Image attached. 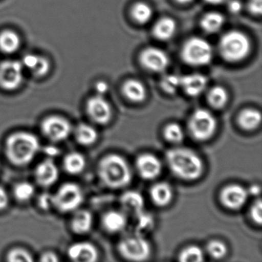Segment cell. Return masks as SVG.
<instances>
[{"label": "cell", "instance_id": "cell-1", "mask_svg": "<svg viewBox=\"0 0 262 262\" xmlns=\"http://www.w3.org/2000/svg\"><path fill=\"white\" fill-rule=\"evenodd\" d=\"M168 168L176 177L185 181H194L203 173L204 164L200 156L187 148H174L166 153Z\"/></svg>", "mask_w": 262, "mask_h": 262}, {"label": "cell", "instance_id": "cell-2", "mask_svg": "<svg viewBox=\"0 0 262 262\" xmlns=\"http://www.w3.org/2000/svg\"><path fill=\"white\" fill-rule=\"evenodd\" d=\"M40 143L35 135L27 132L13 133L6 141V156L16 166L29 165L39 152Z\"/></svg>", "mask_w": 262, "mask_h": 262}, {"label": "cell", "instance_id": "cell-3", "mask_svg": "<svg viewBox=\"0 0 262 262\" xmlns=\"http://www.w3.org/2000/svg\"><path fill=\"white\" fill-rule=\"evenodd\" d=\"M98 173L104 185L114 189L129 185L133 177L128 162L116 154L108 155L100 161Z\"/></svg>", "mask_w": 262, "mask_h": 262}, {"label": "cell", "instance_id": "cell-4", "mask_svg": "<svg viewBox=\"0 0 262 262\" xmlns=\"http://www.w3.org/2000/svg\"><path fill=\"white\" fill-rule=\"evenodd\" d=\"M219 50L225 60L239 62L249 54L251 42L245 33L233 30L225 33L221 38Z\"/></svg>", "mask_w": 262, "mask_h": 262}, {"label": "cell", "instance_id": "cell-5", "mask_svg": "<svg viewBox=\"0 0 262 262\" xmlns=\"http://www.w3.org/2000/svg\"><path fill=\"white\" fill-rule=\"evenodd\" d=\"M182 57L188 65L203 67L212 60V48L209 42L202 38H191L184 44Z\"/></svg>", "mask_w": 262, "mask_h": 262}, {"label": "cell", "instance_id": "cell-6", "mask_svg": "<svg viewBox=\"0 0 262 262\" xmlns=\"http://www.w3.org/2000/svg\"><path fill=\"white\" fill-rule=\"evenodd\" d=\"M217 129V121L208 110H195L188 121V130L194 140H208L214 136Z\"/></svg>", "mask_w": 262, "mask_h": 262}, {"label": "cell", "instance_id": "cell-7", "mask_svg": "<svg viewBox=\"0 0 262 262\" xmlns=\"http://www.w3.org/2000/svg\"><path fill=\"white\" fill-rule=\"evenodd\" d=\"M82 188L75 183L63 184L53 196V206L63 213L76 211L83 202Z\"/></svg>", "mask_w": 262, "mask_h": 262}, {"label": "cell", "instance_id": "cell-8", "mask_svg": "<svg viewBox=\"0 0 262 262\" xmlns=\"http://www.w3.org/2000/svg\"><path fill=\"white\" fill-rule=\"evenodd\" d=\"M118 251L124 258L133 261H143L151 254V245L142 235L122 239L118 245Z\"/></svg>", "mask_w": 262, "mask_h": 262}, {"label": "cell", "instance_id": "cell-9", "mask_svg": "<svg viewBox=\"0 0 262 262\" xmlns=\"http://www.w3.org/2000/svg\"><path fill=\"white\" fill-rule=\"evenodd\" d=\"M24 66L16 60L0 62V88L6 91L17 90L24 80Z\"/></svg>", "mask_w": 262, "mask_h": 262}, {"label": "cell", "instance_id": "cell-10", "mask_svg": "<svg viewBox=\"0 0 262 262\" xmlns=\"http://www.w3.org/2000/svg\"><path fill=\"white\" fill-rule=\"evenodd\" d=\"M41 130L50 140L62 142L71 134L72 125L65 118L54 115L43 119L41 123Z\"/></svg>", "mask_w": 262, "mask_h": 262}, {"label": "cell", "instance_id": "cell-11", "mask_svg": "<svg viewBox=\"0 0 262 262\" xmlns=\"http://www.w3.org/2000/svg\"><path fill=\"white\" fill-rule=\"evenodd\" d=\"M86 112L89 117L99 125H106L113 116L110 102L104 98V96L98 94L87 101Z\"/></svg>", "mask_w": 262, "mask_h": 262}, {"label": "cell", "instance_id": "cell-12", "mask_svg": "<svg viewBox=\"0 0 262 262\" xmlns=\"http://www.w3.org/2000/svg\"><path fill=\"white\" fill-rule=\"evenodd\" d=\"M248 196L246 188L232 184L227 185L221 191L220 200L222 205L228 209L238 210L246 203Z\"/></svg>", "mask_w": 262, "mask_h": 262}, {"label": "cell", "instance_id": "cell-13", "mask_svg": "<svg viewBox=\"0 0 262 262\" xmlns=\"http://www.w3.org/2000/svg\"><path fill=\"white\" fill-rule=\"evenodd\" d=\"M142 65L150 71H164L169 64V58L165 51L156 47H148L140 55Z\"/></svg>", "mask_w": 262, "mask_h": 262}, {"label": "cell", "instance_id": "cell-14", "mask_svg": "<svg viewBox=\"0 0 262 262\" xmlns=\"http://www.w3.org/2000/svg\"><path fill=\"white\" fill-rule=\"evenodd\" d=\"M136 165L138 172L145 180H153L162 172V162L156 156L149 153L139 156L136 159Z\"/></svg>", "mask_w": 262, "mask_h": 262}, {"label": "cell", "instance_id": "cell-15", "mask_svg": "<svg viewBox=\"0 0 262 262\" xmlns=\"http://www.w3.org/2000/svg\"><path fill=\"white\" fill-rule=\"evenodd\" d=\"M59 177V168L52 159H46L39 163L35 170L36 182L42 187L54 185Z\"/></svg>", "mask_w": 262, "mask_h": 262}, {"label": "cell", "instance_id": "cell-16", "mask_svg": "<svg viewBox=\"0 0 262 262\" xmlns=\"http://www.w3.org/2000/svg\"><path fill=\"white\" fill-rule=\"evenodd\" d=\"M68 256L73 261L94 262L98 260L99 252L96 246L90 242H78L70 247Z\"/></svg>", "mask_w": 262, "mask_h": 262}, {"label": "cell", "instance_id": "cell-17", "mask_svg": "<svg viewBox=\"0 0 262 262\" xmlns=\"http://www.w3.org/2000/svg\"><path fill=\"white\" fill-rule=\"evenodd\" d=\"M208 84L206 76L199 73L182 76L181 88L188 96L196 97L205 91Z\"/></svg>", "mask_w": 262, "mask_h": 262}, {"label": "cell", "instance_id": "cell-18", "mask_svg": "<svg viewBox=\"0 0 262 262\" xmlns=\"http://www.w3.org/2000/svg\"><path fill=\"white\" fill-rule=\"evenodd\" d=\"M150 197L157 206H166L172 199V189L166 182H159L155 184L150 189Z\"/></svg>", "mask_w": 262, "mask_h": 262}, {"label": "cell", "instance_id": "cell-19", "mask_svg": "<svg viewBox=\"0 0 262 262\" xmlns=\"http://www.w3.org/2000/svg\"><path fill=\"white\" fill-rule=\"evenodd\" d=\"M102 225L108 232L117 233L126 226L127 219L123 213L118 211H110L102 217Z\"/></svg>", "mask_w": 262, "mask_h": 262}, {"label": "cell", "instance_id": "cell-20", "mask_svg": "<svg viewBox=\"0 0 262 262\" xmlns=\"http://www.w3.org/2000/svg\"><path fill=\"white\" fill-rule=\"evenodd\" d=\"M93 217L90 211L79 210L75 213L71 220V228L77 234L88 233L93 227Z\"/></svg>", "mask_w": 262, "mask_h": 262}, {"label": "cell", "instance_id": "cell-21", "mask_svg": "<svg viewBox=\"0 0 262 262\" xmlns=\"http://www.w3.org/2000/svg\"><path fill=\"white\" fill-rule=\"evenodd\" d=\"M122 93L128 100L136 103L143 102L146 98L145 85L136 79L126 81L122 86Z\"/></svg>", "mask_w": 262, "mask_h": 262}, {"label": "cell", "instance_id": "cell-22", "mask_svg": "<svg viewBox=\"0 0 262 262\" xmlns=\"http://www.w3.org/2000/svg\"><path fill=\"white\" fill-rule=\"evenodd\" d=\"M122 208L129 213L134 214L143 211L144 199L140 193L136 191H128L122 194L120 199Z\"/></svg>", "mask_w": 262, "mask_h": 262}, {"label": "cell", "instance_id": "cell-23", "mask_svg": "<svg viewBox=\"0 0 262 262\" xmlns=\"http://www.w3.org/2000/svg\"><path fill=\"white\" fill-rule=\"evenodd\" d=\"M21 38L17 33L6 30L0 33V51L6 54H13L20 48Z\"/></svg>", "mask_w": 262, "mask_h": 262}, {"label": "cell", "instance_id": "cell-24", "mask_svg": "<svg viewBox=\"0 0 262 262\" xmlns=\"http://www.w3.org/2000/svg\"><path fill=\"white\" fill-rule=\"evenodd\" d=\"M237 122L241 128L246 131H252L258 128L261 122V114L254 108H245L238 115Z\"/></svg>", "mask_w": 262, "mask_h": 262}, {"label": "cell", "instance_id": "cell-25", "mask_svg": "<svg viewBox=\"0 0 262 262\" xmlns=\"http://www.w3.org/2000/svg\"><path fill=\"white\" fill-rule=\"evenodd\" d=\"M176 31V24L174 19L164 17L157 21L153 28V33L157 39L166 41L172 38Z\"/></svg>", "mask_w": 262, "mask_h": 262}, {"label": "cell", "instance_id": "cell-26", "mask_svg": "<svg viewBox=\"0 0 262 262\" xmlns=\"http://www.w3.org/2000/svg\"><path fill=\"white\" fill-rule=\"evenodd\" d=\"M75 138L78 143L83 146L93 145L98 139V132L92 125L81 123L75 130Z\"/></svg>", "mask_w": 262, "mask_h": 262}, {"label": "cell", "instance_id": "cell-27", "mask_svg": "<svg viewBox=\"0 0 262 262\" xmlns=\"http://www.w3.org/2000/svg\"><path fill=\"white\" fill-rule=\"evenodd\" d=\"M86 161L81 153L70 152L63 161L64 169L71 174H80L85 169Z\"/></svg>", "mask_w": 262, "mask_h": 262}, {"label": "cell", "instance_id": "cell-28", "mask_svg": "<svg viewBox=\"0 0 262 262\" xmlns=\"http://www.w3.org/2000/svg\"><path fill=\"white\" fill-rule=\"evenodd\" d=\"M201 27L204 31L208 33H214L219 31L225 24L223 15L216 12L207 13L201 19Z\"/></svg>", "mask_w": 262, "mask_h": 262}, {"label": "cell", "instance_id": "cell-29", "mask_svg": "<svg viewBox=\"0 0 262 262\" xmlns=\"http://www.w3.org/2000/svg\"><path fill=\"white\" fill-rule=\"evenodd\" d=\"M228 95L226 90L222 86H214L211 89L208 94V103L211 107L220 110L226 105Z\"/></svg>", "mask_w": 262, "mask_h": 262}, {"label": "cell", "instance_id": "cell-30", "mask_svg": "<svg viewBox=\"0 0 262 262\" xmlns=\"http://www.w3.org/2000/svg\"><path fill=\"white\" fill-rule=\"evenodd\" d=\"M152 9L145 3H137L132 9L133 19L139 24H145L152 17Z\"/></svg>", "mask_w": 262, "mask_h": 262}, {"label": "cell", "instance_id": "cell-31", "mask_svg": "<svg viewBox=\"0 0 262 262\" xmlns=\"http://www.w3.org/2000/svg\"><path fill=\"white\" fill-rule=\"evenodd\" d=\"M204 259L205 254L203 251L197 245L186 247L179 255V260L182 262H202Z\"/></svg>", "mask_w": 262, "mask_h": 262}, {"label": "cell", "instance_id": "cell-32", "mask_svg": "<svg viewBox=\"0 0 262 262\" xmlns=\"http://www.w3.org/2000/svg\"><path fill=\"white\" fill-rule=\"evenodd\" d=\"M35 188L30 182H22L16 184L13 188V194L19 202H27L33 197Z\"/></svg>", "mask_w": 262, "mask_h": 262}, {"label": "cell", "instance_id": "cell-33", "mask_svg": "<svg viewBox=\"0 0 262 262\" xmlns=\"http://www.w3.org/2000/svg\"><path fill=\"white\" fill-rule=\"evenodd\" d=\"M164 137L168 142L179 144L184 139V132L177 123H170L165 126L163 132Z\"/></svg>", "mask_w": 262, "mask_h": 262}, {"label": "cell", "instance_id": "cell-34", "mask_svg": "<svg viewBox=\"0 0 262 262\" xmlns=\"http://www.w3.org/2000/svg\"><path fill=\"white\" fill-rule=\"evenodd\" d=\"M181 80L182 76L174 74L167 75L162 78L161 86L168 94H174L181 88Z\"/></svg>", "mask_w": 262, "mask_h": 262}, {"label": "cell", "instance_id": "cell-35", "mask_svg": "<svg viewBox=\"0 0 262 262\" xmlns=\"http://www.w3.org/2000/svg\"><path fill=\"white\" fill-rule=\"evenodd\" d=\"M207 251L214 259H221L226 255L228 248L224 242L219 240H212L207 245Z\"/></svg>", "mask_w": 262, "mask_h": 262}, {"label": "cell", "instance_id": "cell-36", "mask_svg": "<svg viewBox=\"0 0 262 262\" xmlns=\"http://www.w3.org/2000/svg\"><path fill=\"white\" fill-rule=\"evenodd\" d=\"M50 67L51 65L49 59L44 56L38 55L37 59L30 72L36 77H43L46 75L48 74Z\"/></svg>", "mask_w": 262, "mask_h": 262}, {"label": "cell", "instance_id": "cell-37", "mask_svg": "<svg viewBox=\"0 0 262 262\" xmlns=\"http://www.w3.org/2000/svg\"><path fill=\"white\" fill-rule=\"evenodd\" d=\"M7 260L10 262H32L33 257L27 250L16 248L9 251L7 255Z\"/></svg>", "mask_w": 262, "mask_h": 262}, {"label": "cell", "instance_id": "cell-38", "mask_svg": "<svg viewBox=\"0 0 262 262\" xmlns=\"http://www.w3.org/2000/svg\"><path fill=\"white\" fill-rule=\"evenodd\" d=\"M137 216V224H136V230L139 231V235L141 232H148L154 225V220L150 214H145L143 211L136 214Z\"/></svg>", "mask_w": 262, "mask_h": 262}, {"label": "cell", "instance_id": "cell-39", "mask_svg": "<svg viewBox=\"0 0 262 262\" xmlns=\"http://www.w3.org/2000/svg\"><path fill=\"white\" fill-rule=\"evenodd\" d=\"M251 217L253 222L258 225L262 223V203L260 199L254 202L251 208Z\"/></svg>", "mask_w": 262, "mask_h": 262}, {"label": "cell", "instance_id": "cell-40", "mask_svg": "<svg viewBox=\"0 0 262 262\" xmlns=\"http://www.w3.org/2000/svg\"><path fill=\"white\" fill-rule=\"evenodd\" d=\"M39 207L43 210H49L53 206V195L50 194H42L38 199Z\"/></svg>", "mask_w": 262, "mask_h": 262}, {"label": "cell", "instance_id": "cell-41", "mask_svg": "<svg viewBox=\"0 0 262 262\" xmlns=\"http://www.w3.org/2000/svg\"><path fill=\"white\" fill-rule=\"evenodd\" d=\"M248 10L254 15H260L262 11V0H249Z\"/></svg>", "mask_w": 262, "mask_h": 262}, {"label": "cell", "instance_id": "cell-42", "mask_svg": "<svg viewBox=\"0 0 262 262\" xmlns=\"http://www.w3.org/2000/svg\"><path fill=\"white\" fill-rule=\"evenodd\" d=\"M9 199L8 193L4 187L0 186V211L6 209L8 206Z\"/></svg>", "mask_w": 262, "mask_h": 262}, {"label": "cell", "instance_id": "cell-43", "mask_svg": "<svg viewBox=\"0 0 262 262\" xmlns=\"http://www.w3.org/2000/svg\"><path fill=\"white\" fill-rule=\"evenodd\" d=\"M228 9L231 13L237 14L240 13L242 10V4L239 0H232L228 4Z\"/></svg>", "mask_w": 262, "mask_h": 262}, {"label": "cell", "instance_id": "cell-44", "mask_svg": "<svg viewBox=\"0 0 262 262\" xmlns=\"http://www.w3.org/2000/svg\"><path fill=\"white\" fill-rule=\"evenodd\" d=\"M40 260L41 261L46 262H56L59 260V257L55 253L48 251V252H45L41 255Z\"/></svg>", "mask_w": 262, "mask_h": 262}, {"label": "cell", "instance_id": "cell-45", "mask_svg": "<svg viewBox=\"0 0 262 262\" xmlns=\"http://www.w3.org/2000/svg\"><path fill=\"white\" fill-rule=\"evenodd\" d=\"M108 89L110 87H108V84L104 81H99L96 84V90L98 95L104 96L108 92Z\"/></svg>", "mask_w": 262, "mask_h": 262}, {"label": "cell", "instance_id": "cell-46", "mask_svg": "<svg viewBox=\"0 0 262 262\" xmlns=\"http://www.w3.org/2000/svg\"><path fill=\"white\" fill-rule=\"evenodd\" d=\"M247 191H248L249 195L258 196L260 193V188L259 185H253L248 189H247Z\"/></svg>", "mask_w": 262, "mask_h": 262}, {"label": "cell", "instance_id": "cell-47", "mask_svg": "<svg viewBox=\"0 0 262 262\" xmlns=\"http://www.w3.org/2000/svg\"><path fill=\"white\" fill-rule=\"evenodd\" d=\"M205 2L211 5H219V4H223L226 0H205Z\"/></svg>", "mask_w": 262, "mask_h": 262}, {"label": "cell", "instance_id": "cell-48", "mask_svg": "<svg viewBox=\"0 0 262 262\" xmlns=\"http://www.w3.org/2000/svg\"><path fill=\"white\" fill-rule=\"evenodd\" d=\"M176 1L181 4H187L188 3H191L192 0H176Z\"/></svg>", "mask_w": 262, "mask_h": 262}]
</instances>
